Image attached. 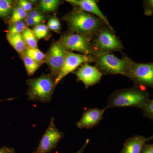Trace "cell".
<instances>
[{
  "instance_id": "1",
  "label": "cell",
  "mask_w": 153,
  "mask_h": 153,
  "mask_svg": "<svg viewBox=\"0 0 153 153\" xmlns=\"http://www.w3.org/2000/svg\"><path fill=\"white\" fill-rule=\"evenodd\" d=\"M64 19L71 33L92 38L105 25L99 18L78 8L66 15Z\"/></svg>"
},
{
  "instance_id": "2",
  "label": "cell",
  "mask_w": 153,
  "mask_h": 153,
  "mask_svg": "<svg viewBox=\"0 0 153 153\" xmlns=\"http://www.w3.org/2000/svg\"><path fill=\"white\" fill-rule=\"evenodd\" d=\"M150 100L149 92L134 86L115 91L108 97L106 107L108 108L134 107L142 109Z\"/></svg>"
},
{
  "instance_id": "3",
  "label": "cell",
  "mask_w": 153,
  "mask_h": 153,
  "mask_svg": "<svg viewBox=\"0 0 153 153\" xmlns=\"http://www.w3.org/2000/svg\"><path fill=\"white\" fill-rule=\"evenodd\" d=\"M91 44V56L94 57L102 54L120 51L123 49V45L114 34V30L107 26H103L94 36Z\"/></svg>"
},
{
  "instance_id": "4",
  "label": "cell",
  "mask_w": 153,
  "mask_h": 153,
  "mask_svg": "<svg viewBox=\"0 0 153 153\" xmlns=\"http://www.w3.org/2000/svg\"><path fill=\"white\" fill-rule=\"evenodd\" d=\"M55 79L49 74L28 79V99L44 103L50 102L55 88Z\"/></svg>"
},
{
  "instance_id": "5",
  "label": "cell",
  "mask_w": 153,
  "mask_h": 153,
  "mask_svg": "<svg viewBox=\"0 0 153 153\" xmlns=\"http://www.w3.org/2000/svg\"><path fill=\"white\" fill-rule=\"evenodd\" d=\"M96 67L102 74H120L127 77L130 58L122 59L111 53L102 54L95 57Z\"/></svg>"
},
{
  "instance_id": "6",
  "label": "cell",
  "mask_w": 153,
  "mask_h": 153,
  "mask_svg": "<svg viewBox=\"0 0 153 153\" xmlns=\"http://www.w3.org/2000/svg\"><path fill=\"white\" fill-rule=\"evenodd\" d=\"M127 77L133 82L134 87L143 90L152 88L153 63H137L130 59Z\"/></svg>"
},
{
  "instance_id": "7",
  "label": "cell",
  "mask_w": 153,
  "mask_h": 153,
  "mask_svg": "<svg viewBox=\"0 0 153 153\" xmlns=\"http://www.w3.org/2000/svg\"><path fill=\"white\" fill-rule=\"evenodd\" d=\"M92 37L78 33L63 34L58 42L66 51H76L85 55L92 54Z\"/></svg>"
},
{
  "instance_id": "8",
  "label": "cell",
  "mask_w": 153,
  "mask_h": 153,
  "mask_svg": "<svg viewBox=\"0 0 153 153\" xmlns=\"http://www.w3.org/2000/svg\"><path fill=\"white\" fill-rule=\"evenodd\" d=\"M95 57L91 55L76 54L67 51L65 61L60 73L55 79V86L69 73L73 72L83 63L95 62Z\"/></svg>"
},
{
  "instance_id": "9",
  "label": "cell",
  "mask_w": 153,
  "mask_h": 153,
  "mask_svg": "<svg viewBox=\"0 0 153 153\" xmlns=\"http://www.w3.org/2000/svg\"><path fill=\"white\" fill-rule=\"evenodd\" d=\"M55 119L52 117L43 134L39 144L34 153H49L55 149L64 134L56 127Z\"/></svg>"
},
{
  "instance_id": "10",
  "label": "cell",
  "mask_w": 153,
  "mask_h": 153,
  "mask_svg": "<svg viewBox=\"0 0 153 153\" xmlns=\"http://www.w3.org/2000/svg\"><path fill=\"white\" fill-rule=\"evenodd\" d=\"M67 51L58 41L52 44L46 54L45 63L49 66L51 75L55 79L63 66Z\"/></svg>"
},
{
  "instance_id": "11",
  "label": "cell",
  "mask_w": 153,
  "mask_h": 153,
  "mask_svg": "<svg viewBox=\"0 0 153 153\" xmlns=\"http://www.w3.org/2000/svg\"><path fill=\"white\" fill-rule=\"evenodd\" d=\"M74 74L77 79L84 84L86 88L99 83L103 75L96 67L88 63L81 65Z\"/></svg>"
},
{
  "instance_id": "12",
  "label": "cell",
  "mask_w": 153,
  "mask_h": 153,
  "mask_svg": "<svg viewBox=\"0 0 153 153\" xmlns=\"http://www.w3.org/2000/svg\"><path fill=\"white\" fill-rule=\"evenodd\" d=\"M108 108L100 109L97 108H89L82 113L81 118L76 124L79 129H90L97 126L103 117Z\"/></svg>"
},
{
  "instance_id": "13",
  "label": "cell",
  "mask_w": 153,
  "mask_h": 153,
  "mask_svg": "<svg viewBox=\"0 0 153 153\" xmlns=\"http://www.w3.org/2000/svg\"><path fill=\"white\" fill-rule=\"evenodd\" d=\"M66 1L73 5L76 6L77 8L99 18L108 28L114 30L110 25L107 18L100 10L96 1L94 0H67Z\"/></svg>"
},
{
  "instance_id": "14",
  "label": "cell",
  "mask_w": 153,
  "mask_h": 153,
  "mask_svg": "<svg viewBox=\"0 0 153 153\" xmlns=\"http://www.w3.org/2000/svg\"><path fill=\"white\" fill-rule=\"evenodd\" d=\"M153 139V136L149 137L141 135H135L127 139L124 143L120 153H141L143 147Z\"/></svg>"
},
{
  "instance_id": "15",
  "label": "cell",
  "mask_w": 153,
  "mask_h": 153,
  "mask_svg": "<svg viewBox=\"0 0 153 153\" xmlns=\"http://www.w3.org/2000/svg\"><path fill=\"white\" fill-rule=\"evenodd\" d=\"M7 38L11 46L18 53L22 55L24 54L27 47L23 39L22 34L13 36L7 35Z\"/></svg>"
},
{
  "instance_id": "16",
  "label": "cell",
  "mask_w": 153,
  "mask_h": 153,
  "mask_svg": "<svg viewBox=\"0 0 153 153\" xmlns=\"http://www.w3.org/2000/svg\"><path fill=\"white\" fill-rule=\"evenodd\" d=\"M45 19V17L41 12L35 10L28 13L27 16L25 19V23L27 26H36L41 24Z\"/></svg>"
},
{
  "instance_id": "17",
  "label": "cell",
  "mask_w": 153,
  "mask_h": 153,
  "mask_svg": "<svg viewBox=\"0 0 153 153\" xmlns=\"http://www.w3.org/2000/svg\"><path fill=\"white\" fill-rule=\"evenodd\" d=\"M22 35L27 48H37L38 41L33 30L27 27L22 32Z\"/></svg>"
},
{
  "instance_id": "18",
  "label": "cell",
  "mask_w": 153,
  "mask_h": 153,
  "mask_svg": "<svg viewBox=\"0 0 153 153\" xmlns=\"http://www.w3.org/2000/svg\"><path fill=\"white\" fill-rule=\"evenodd\" d=\"M22 56L28 75L30 76L33 75L38 70L42 63L33 60L24 54H22Z\"/></svg>"
},
{
  "instance_id": "19",
  "label": "cell",
  "mask_w": 153,
  "mask_h": 153,
  "mask_svg": "<svg viewBox=\"0 0 153 153\" xmlns=\"http://www.w3.org/2000/svg\"><path fill=\"white\" fill-rule=\"evenodd\" d=\"M23 54L39 63H42L45 62L46 54H44L38 48H27Z\"/></svg>"
},
{
  "instance_id": "20",
  "label": "cell",
  "mask_w": 153,
  "mask_h": 153,
  "mask_svg": "<svg viewBox=\"0 0 153 153\" xmlns=\"http://www.w3.org/2000/svg\"><path fill=\"white\" fill-rule=\"evenodd\" d=\"M60 1L58 0H42L40 3L41 11L45 13L54 12L60 5Z\"/></svg>"
},
{
  "instance_id": "21",
  "label": "cell",
  "mask_w": 153,
  "mask_h": 153,
  "mask_svg": "<svg viewBox=\"0 0 153 153\" xmlns=\"http://www.w3.org/2000/svg\"><path fill=\"white\" fill-rule=\"evenodd\" d=\"M28 13L25 12L20 7L17 5L13 10L12 16L10 19V23L23 21L28 16Z\"/></svg>"
},
{
  "instance_id": "22",
  "label": "cell",
  "mask_w": 153,
  "mask_h": 153,
  "mask_svg": "<svg viewBox=\"0 0 153 153\" xmlns=\"http://www.w3.org/2000/svg\"><path fill=\"white\" fill-rule=\"evenodd\" d=\"M27 25L23 21H19L11 24L7 35H13L22 34V32L27 27Z\"/></svg>"
},
{
  "instance_id": "23",
  "label": "cell",
  "mask_w": 153,
  "mask_h": 153,
  "mask_svg": "<svg viewBox=\"0 0 153 153\" xmlns=\"http://www.w3.org/2000/svg\"><path fill=\"white\" fill-rule=\"evenodd\" d=\"M13 2L10 0H0V17H6L11 13Z\"/></svg>"
},
{
  "instance_id": "24",
  "label": "cell",
  "mask_w": 153,
  "mask_h": 153,
  "mask_svg": "<svg viewBox=\"0 0 153 153\" xmlns=\"http://www.w3.org/2000/svg\"><path fill=\"white\" fill-rule=\"evenodd\" d=\"M49 30L47 25L40 24L35 26L33 31L37 39L45 38L49 33Z\"/></svg>"
},
{
  "instance_id": "25",
  "label": "cell",
  "mask_w": 153,
  "mask_h": 153,
  "mask_svg": "<svg viewBox=\"0 0 153 153\" xmlns=\"http://www.w3.org/2000/svg\"><path fill=\"white\" fill-rule=\"evenodd\" d=\"M47 26L49 30L56 33H60L61 30V25L60 21L56 16H52L49 19Z\"/></svg>"
},
{
  "instance_id": "26",
  "label": "cell",
  "mask_w": 153,
  "mask_h": 153,
  "mask_svg": "<svg viewBox=\"0 0 153 153\" xmlns=\"http://www.w3.org/2000/svg\"><path fill=\"white\" fill-rule=\"evenodd\" d=\"M144 117L153 120V100H150L142 108Z\"/></svg>"
},
{
  "instance_id": "27",
  "label": "cell",
  "mask_w": 153,
  "mask_h": 153,
  "mask_svg": "<svg viewBox=\"0 0 153 153\" xmlns=\"http://www.w3.org/2000/svg\"><path fill=\"white\" fill-rule=\"evenodd\" d=\"M18 5L25 12H30L33 9V4L31 2L26 0H19L17 1Z\"/></svg>"
},
{
  "instance_id": "28",
  "label": "cell",
  "mask_w": 153,
  "mask_h": 153,
  "mask_svg": "<svg viewBox=\"0 0 153 153\" xmlns=\"http://www.w3.org/2000/svg\"><path fill=\"white\" fill-rule=\"evenodd\" d=\"M145 14L152 16L153 13V1H147L145 2Z\"/></svg>"
},
{
  "instance_id": "29",
  "label": "cell",
  "mask_w": 153,
  "mask_h": 153,
  "mask_svg": "<svg viewBox=\"0 0 153 153\" xmlns=\"http://www.w3.org/2000/svg\"><path fill=\"white\" fill-rule=\"evenodd\" d=\"M141 153H153V145L147 143L143 147Z\"/></svg>"
},
{
  "instance_id": "30",
  "label": "cell",
  "mask_w": 153,
  "mask_h": 153,
  "mask_svg": "<svg viewBox=\"0 0 153 153\" xmlns=\"http://www.w3.org/2000/svg\"><path fill=\"white\" fill-rule=\"evenodd\" d=\"M0 153H16V151L13 148L4 146L0 148Z\"/></svg>"
},
{
  "instance_id": "31",
  "label": "cell",
  "mask_w": 153,
  "mask_h": 153,
  "mask_svg": "<svg viewBox=\"0 0 153 153\" xmlns=\"http://www.w3.org/2000/svg\"><path fill=\"white\" fill-rule=\"evenodd\" d=\"M89 142V140L87 139L85 141V143H84V144L83 146L81 147L80 149H79V150L76 152L75 153H84V150H85V148L88 145V143Z\"/></svg>"
}]
</instances>
